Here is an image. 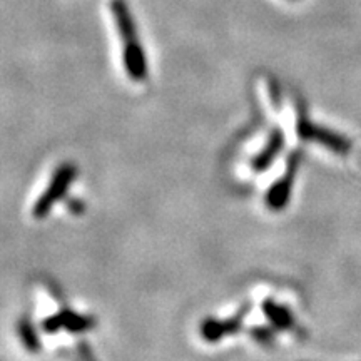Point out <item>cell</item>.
I'll return each mask as SVG.
<instances>
[{"label": "cell", "mask_w": 361, "mask_h": 361, "mask_svg": "<svg viewBox=\"0 0 361 361\" xmlns=\"http://www.w3.org/2000/svg\"><path fill=\"white\" fill-rule=\"evenodd\" d=\"M111 10L116 27H118L119 36L122 37L124 42L127 44L137 40V27H135V21L133 18V14H131L126 0H112Z\"/></svg>", "instance_id": "2"}, {"label": "cell", "mask_w": 361, "mask_h": 361, "mask_svg": "<svg viewBox=\"0 0 361 361\" xmlns=\"http://www.w3.org/2000/svg\"><path fill=\"white\" fill-rule=\"evenodd\" d=\"M122 60L127 75L134 82H142L148 77V60H146L144 49H142V45L137 40L124 44Z\"/></svg>", "instance_id": "1"}]
</instances>
